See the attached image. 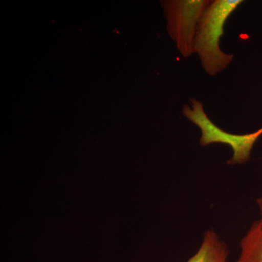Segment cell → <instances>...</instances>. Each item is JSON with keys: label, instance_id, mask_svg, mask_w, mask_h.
Here are the masks:
<instances>
[{"label": "cell", "instance_id": "277c9868", "mask_svg": "<svg viewBox=\"0 0 262 262\" xmlns=\"http://www.w3.org/2000/svg\"><path fill=\"white\" fill-rule=\"evenodd\" d=\"M229 248L214 230H207L198 251L187 262H228Z\"/></svg>", "mask_w": 262, "mask_h": 262}, {"label": "cell", "instance_id": "6da1fadb", "mask_svg": "<svg viewBox=\"0 0 262 262\" xmlns=\"http://www.w3.org/2000/svg\"><path fill=\"white\" fill-rule=\"evenodd\" d=\"M242 3L241 0H215L210 2L202 15L196 28L194 53L201 58L207 73L216 75L232 62L233 55L220 50V37L229 15Z\"/></svg>", "mask_w": 262, "mask_h": 262}, {"label": "cell", "instance_id": "8992f818", "mask_svg": "<svg viewBox=\"0 0 262 262\" xmlns=\"http://www.w3.org/2000/svg\"><path fill=\"white\" fill-rule=\"evenodd\" d=\"M256 203H257L258 209H259L261 215H262V196H260V198H258V199L256 200Z\"/></svg>", "mask_w": 262, "mask_h": 262}, {"label": "cell", "instance_id": "7a4b0ae2", "mask_svg": "<svg viewBox=\"0 0 262 262\" xmlns=\"http://www.w3.org/2000/svg\"><path fill=\"white\" fill-rule=\"evenodd\" d=\"M183 113L184 116L201 129L202 146L222 143L228 144L232 147L234 154L228 161L229 164L243 163L248 161L253 145L262 135V127L257 131L244 135H236L222 130L208 118L203 110V104L198 100H192V107L184 106Z\"/></svg>", "mask_w": 262, "mask_h": 262}, {"label": "cell", "instance_id": "3957f363", "mask_svg": "<svg viewBox=\"0 0 262 262\" xmlns=\"http://www.w3.org/2000/svg\"><path fill=\"white\" fill-rule=\"evenodd\" d=\"M210 2L206 0H178L165 3L170 35L183 56L194 53L196 28Z\"/></svg>", "mask_w": 262, "mask_h": 262}, {"label": "cell", "instance_id": "5b68a950", "mask_svg": "<svg viewBox=\"0 0 262 262\" xmlns=\"http://www.w3.org/2000/svg\"><path fill=\"white\" fill-rule=\"evenodd\" d=\"M235 262H262V215L241 239L239 256Z\"/></svg>", "mask_w": 262, "mask_h": 262}]
</instances>
